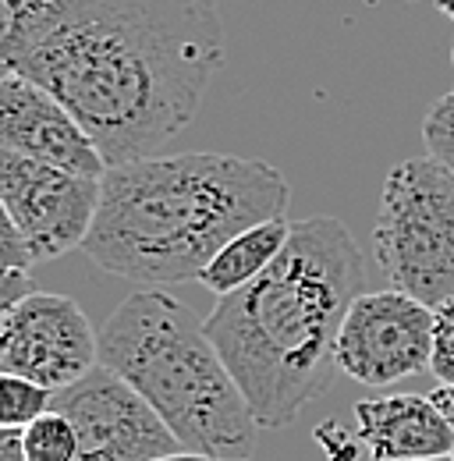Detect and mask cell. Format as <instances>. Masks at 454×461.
<instances>
[{
  "label": "cell",
  "mask_w": 454,
  "mask_h": 461,
  "mask_svg": "<svg viewBox=\"0 0 454 461\" xmlns=\"http://www.w3.org/2000/svg\"><path fill=\"white\" fill-rule=\"evenodd\" d=\"M224 60L217 0H57L18 75L54 93L114 167L160 153Z\"/></svg>",
  "instance_id": "cell-1"
},
{
  "label": "cell",
  "mask_w": 454,
  "mask_h": 461,
  "mask_svg": "<svg viewBox=\"0 0 454 461\" xmlns=\"http://www.w3.org/2000/svg\"><path fill=\"white\" fill-rule=\"evenodd\" d=\"M366 267L338 217L295 221L281 256L203 320L259 429L287 426L338 369L334 341Z\"/></svg>",
  "instance_id": "cell-2"
},
{
  "label": "cell",
  "mask_w": 454,
  "mask_h": 461,
  "mask_svg": "<svg viewBox=\"0 0 454 461\" xmlns=\"http://www.w3.org/2000/svg\"><path fill=\"white\" fill-rule=\"evenodd\" d=\"M291 185L274 164L231 153L139 157L107 167L82 252L139 285L199 281L252 224L284 217Z\"/></svg>",
  "instance_id": "cell-3"
},
{
  "label": "cell",
  "mask_w": 454,
  "mask_h": 461,
  "mask_svg": "<svg viewBox=\"0 0 454 461\" xmlns=\"http://www.w3.org/2000/svg\"><path fill=\"white\" fill-rule=\"evenodd\" d=\"M100 366L157 408L185 451L249 461L259 422L203 320L170 291H135L114 309L100 330Z\"/></svg>",
  "instance_id": "cell-4"
},
{
  "label": "cell",
  "mask_w": 454,
  "mask_h": 461,
  "mask_svg": "<svg viewBox=\"0 0 454 461\" xmlns=\"http://www.w3.org/2000/svg\"><path fill=\"white\" fill-rule=\"evenodd\" d=\"M373 245L397 291L433 309L454 298V174L433 157L395 164L384 177Z\"/></svg>",
  "instance_id": "cell-5"
},
{
  "label": "cell",
  "mask_w": 454,
  "mask_h": 461,
  "mask_svg": "<svg viewBox=\"0 0 454 461\" xmlns=\"http://www.w3.org/2000/svg\"><path fill=\"white\" fill-rule=\"evenodd\" d=\"M50 408L71 419L78 461H153L185 451L157 408L100 362L54 391Z\"/></svg>",
  "instance_id": "cell-6"
},
{
  "label": "cell",
  "mask_w": 454,
  "mask_h": 461,
  "mask_svg": "<svg viewBox=\"0 0 454 461\" xmlns=\"http://www.w3.org/2000/svg\"><path fill=\"white\" fill-rule=\"evenodd\" d=\"M0 203L22 230L32 263L82 249L100 206V177L64 171L0 146Z\"/></svg>",
  "instance_id": "cell-7"
},
{
  "label": "cell",
  "mask_w": 454,
  "mask_h": 461,
  "mask_svg": "<svg viewBox=\"0 0 454 461\" xmlns=\"http://www.w3.org/2000/svg\"><path fill=\"white\" fill-rule=\"evenodd\" d=\"M433 305L404 291H362L334 341V362L366 387H391L430 369Z\"/></svg>",
  "instance_id": "cell-8"
},
{
  "label": "cell",
  "mask_w": 454,
  "mask_h": 461,
  "mask_svg": "<svg viewBox=\"0 0 454 461\" xmlns=\"http://www.w3.org/2000/svg\"><path fill=\"white\" fill-rule=\"evenodd\" d=\"M100 362V334L68 294L32 291L0 323V373L60 391Z\"/></svg>",
  "instance_id": "cell-9"
},
{
  "label": "cell",
  "mask_w": 454,
  "mask_h": 461,
  "mask_svg": "<svg viewBox=\"0 0 454 461\" xmlns=\"http://www.w3.org/2000/svg\"><path fill=\"white\" fill-rule=\"evenodd\" d=\"M0 146L86 177L107 174L104 153L78 117L25 75L0 78Z\"/></svg>",
  "instance_id": "cell-10"
},
{
  "label": "cell",
  "mask_w": 454,
  "mask_h": 461,
  "mask_svg": "<svg viewBox=\"0 0 454 461\" xmlns=\"http://www.w3.org/2000/svg\"><path fill=\"white\" fill-rule=\"evenodd\" d=\"M359 440L377 461L444 458L454 447V426L430 394H387L355 404Z\"/></svg>",
  "instance_id": "cell-11"
},
{
  "label": "cell",
  "mask_w": 454,
  "mask_h": 461,
  "mask_svg": "<svg viewBox=\"0 0 454 461\" xmlns=\"http://www.w3.org/2000/svg\"><path fill=\"white\" fill-rule=\"evenodd\" d=\"M287 234H291V224L284 217L252 224L249 230L234 234L224 249L206 263V270L199 274V285L206 291H213L217 298L245 288L249 281H256L281 256Z\"/></svg>",
  "instance_id": "cell-12"
},
{
  "label": "cell",
  "mask_w": 454,
  "mask_h": 461,
  "mask_svg": "<svg viewBox=\"0 0 454 461\" xmlns=\"http://www.w3.org/2000/svg\"><path fill=\"white\" fill-rule=\"evenodd\" d=\"M22 444L29 461H78V433L71 419L54 408L22 429Z\"/></svg>",
  "instance_id": "cell-13"
},
{
  "label": "cell",
  "mask_w": 454,
  "mask_h": 461,
  "mask_svg": "<svg viewBox=\"0 0 454 461\" xmlns=\"http://www.w3.org/2000/svg\"><path fill=\"white\" fill-rule=\"evenodd\" d=\"M50 402H54V391H47L32 380L0 373V426L25 429L32 419L50 411Z\"/></svg>",
  "instance_id": "cell-14"
},
{
  "label": "cell",
  "mask_w": 454,
  "mask_h": 461,
  "mask_svg": "<svg viewBox=\"0 0 454 461\" xmlns=\"http://www.w3.org/2000/svg\"><path fill=\"white\" fill-rule=\"evenodd\" d=\"M422 142L437 164H444L454 174V89L440 96L422 121Z\"/></svg>",
  "instance_id": "cell-15"
},
{
  "label": "cell",
  "mask_w": 454,
  "mask_h": 461,
  "mask_svg": "<svg viewBox=\"0 0 454 461\" xmlns=\"http://www.w3.org/2000/svg\"><path fill=\"white\" fill-rule=\"evenodd\" d=\"M430 373L440 384H454V298L433 309V348H430Z\"/></svg>",
  "instance_id": "cell-16"
},
{
  "label": "cell",
  "mask_w": 454,
  "mask_h": 461,
  "mask_svg": "<svg viewBox=\"0 0 454 461\" xmlns=\"http://www.w3.org/2000/svg\"><path fill=\"white\" fill-rule=\"evenodd\" d=\"M0 267H11V270H29L32 267V252H29L22 230L14 228L4 203H0Z\"/></svg>",
  "instance_id": "cell-17"
},
{
  "label": "cell",
  "mask_w": 454,
  "mask_h": 461,
  "mask_svg": "<svg viewBox=\"0 0 454 461\" xmlns=\"http://www.w3.org/2000/svg\"><path fill=\"white\" fill-rule=\"evenodd\" d=\"M25 294H32V277H29V270L0 267V320H4Z\"/></svg>",
  "instance_id": "cell-18"
},
{
  "label": "cell",
  "mask_w": 454,
  "mask_h": 461,
  "mask_svg": "<svg viewBox=\"0 0 454 461\" xmlns=\"http://www.w3.org/2000/svg\"><path fill=\"white\" fill-rule=\"evenodd\" d=\"M0 461H29L25 444H22V429L0 426Z\"/></svg>",
  "instance_id": "cell-19"
},
{
  "label": "cell",
  "mask_w": 454,
  "mask_h": 461,
  "mask_svg": "<svg viewBox=\"0 0 454 461\" xmlns=\"http://www.w3.org/2000/svg\"><path fill=\"white\" fill-rule=\"evenodd\" d=\"M430 402L437 404V408L444 411V419L454 426V384H440V387L430 394Z\"/></svg>",
  "instance_id": "cell-20"
},
{
  "label": "cell",
  "mask_w": 454,
  "mask_h": 461,
  "mask_svg": "<svg viewBox=\"0 0 454 461\" xmlns=\"http://www.w3.org/2000/svg\"><path fill=\"white\" fill-rule=\"evenodd\" d=\"M153 461H213L206 455H192V451H177V455H164V458H153Z\"/></svg>",
  "instance_id": "cell-21"
},
{
  "label": "cell",
  "mask_w": 454,
  "mask_h": 461,
  "mask_svg": "<svg viewBox=\"0 0 454 461\" xmlns=\"http://www.w3.org/2000/svg\"><path fill=\"white\" fill-rule=\"evenodd\" d=\"M437 7H440V11L454 22V0H437Z\"/></svg>",
  "instance_id": "cell-22"
},
{
  "label": "cell",
  "mask_w": 454,
  "mask_h": 461,
  "mask_svg": "<svg viewBox=\"0 0 454 461\" xmlns=\"http://www.w3.org/2000/svg\"><path fill=\"white\" fill-rule=\"evenodd\" d=\"M422 461H451V455H444V458H422Z\"/></svg>",
  "instance_id": "cell-23"
},
{
  "label": "cell",
  "mask_w": 454,
  "mask_h": 461,
  "mask_svg": "<svg viewBox=\"0 0 454 461\" xmlns=\"http://www.w3.org/2000/svg\"><path fill=\"white\" fill-rule=\"evenodd\" d=\"M451 461H454V447H451Z\"/></svg>",
  "instance_id": "cell-24"
},
{
  "label": "cell",
  "mask_w": 454,
  "mask_h": 461,
  "mask_svg": "<svg viewBox=\"0 0 454 461\" xmlns=\"http://www.w3.org/2000/svg\"><path fill=\"white\" fill-rule=\"evenodd\" d=\"M451 64H454V50H451Z\"/></svg>",
  "instance_id": "cell-25"
},
{
  "label": "cell",
  "mask_w": 454,
  "mask_h": 461,
  "mask_svg": "<svg viewBox=\"0 0 454 461\" xmlns=\"http://www.w3.org/2000/svg\"><path fill=\"white\" fill-rule=\"evenodd\" d=\"M0 323H4V320H0Z\"/></svg>",
  "instance_id": "cell-26"
}]
</instances>
